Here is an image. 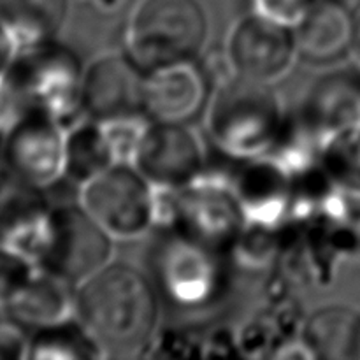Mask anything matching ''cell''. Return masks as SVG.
<instances>
[{"label":"cell","instance_id":"9","mask_svg":"<svg viewBox=\"0 0 360 360\" xmlns=\"http://www.w3.org/2000/svg\"><path fill=\"white\" fill-rule=\"evenodd\" d=\"M207 151L190 123L150 122L132 165L153 188L183 190L200 178Z\"/></svg>","mask_w":360,"mask_h":360},{"label":"cell","instance_id":"1","mask_svg":"<svg viewBox=\"0 0 360 360\" xmlns=\"http://www.w3.org/2000/svg\"><path fill=\"white\" fill-rule=\"evenodd\" d=\"M76 316L105 359L144 357L158 329V299L137 267L111 262L76 287Z\"/></svg>","mask_w":360,"mask_h":360},{"label":"cell","instance_id":"18","mask_svg":"<svg viewBox=\"0 0 360 360\" xmlns=\"http://www.w3.org/2000/svg\"><path fill=\"white\" fill-rule=\"evenodd\" d=\"M4 311L30 330L62 322L76 315V287L37 269L25 290Z\"/></svg>","mask_w":360,"mask_h":360},{"label":"cell","instance_id":"13","mask_svg":"<svg viewBox=\"0 0 360 360\" xmlns=\"http://www.w3.org/2000/svg\"><path fill=\"white\" fill-rule=\"evenodd\" d=\"M51 210L44 188L0 169V246L16 250L35 262L48 238Z\"/></svg>","mask_w":360,"mask_h":360},{"label":"cell","instance_id":"26","mask_svg":"<svg viewBox=\"0 0 360 360\" xmlns=\"http://www.w3.org/2000/svg\"><path fill=\"white\" fill-rule=\"evenodd\" d=\"M37 266L16 250L0 246V309L7 308L30 283Z\"/></svg>","mask_w":360,"mask_h":360},{"label":"cell","instance_id":"23","mask_svg":"<svg viewBox=\"0 0 360 360\" xmlns=\"http://www.w3.org/2000/svg\"><path fill=\"white\" fill-rule=\"evenodd\" d=\"M320 164L334 185L347 195L360 192V127L327 137Z\"/></svg>","mask_w":360,"mask_h":360},{"label":"cell","instance_id":"22","mask_svg":"<svg viewBox=\"0 0 360 360\" xmlns=\"http://www.w3.org/2000/svg\"><path fill=\"white\" fill-rule=\"evenodd\" d=\"M27 359L30 360H95L105 359L101 345L76 315L51 326L32 329Z\"/></svg>","mask_w":360,"mask_h":360},{"label":"cell","instance_id":"24","mask_svg":"<svg viewBox=\"0 0 360 360\" xmlns=\"http://www.w3.org/2000/svg\"><path fill=\"white\" fill-rule=\"evenodd\" d=\"M285 225L246 221L232 250L231 259L250 269L273 267L283 245Z\"/></svg>","mask_w":360,"mask_h":360},{"label":"cell","instance_id":"21","mask_svg":"<svg viewBox=\"0 0 360 360\" xmlns=\"http://www.w3.org/2000/svg\"><path fill=\"white\" fill-rule=\"evenodd\" d=\"M69 16V0H0V23L18 46L56 39Z\"/></svg>","mask_w":360,"mask_h":360},{"label":"cell","instance_id":"5","mask_svg":"<svg viewBox=\"0 0 360 360\" xmlns=\"http://www.w3.org/2000/svg\"><path fill=\"white\" fill-rule=\"evenodd\" d=\"M155 225L231 259L246 225L231 185L199 178L183 190L155 188Z\"/></svg>","mask_w":360,"mask_h":360},{"label":"cell","instance_id":"2","mask_svg":"<svg viewBox=\"0 0 360 360\" xmlns=\"http://www.w3.org/2000/svg\"><path fill=\"white\" fill-rule=\"evenodd\" d=\"M285 115L273 83L232 74L217 84L207 102V132L224 153L260 157L273 148Z\"/></svg>","mask_w":360,"mask_h":360},{"label":"cell","instance_id":"27","mask_svg":"<svg viewBox=\"0 0 360 360\" xmlns=\"http://www.w3.org/2000/svg\"><path fill=\"white\" fill-rule=\"evenodd\" d=\"M27 327L14 320L9 313L0 315V360L27 359L28 338Z\"/></svg>","mask_w":360,"mask_h":360},{"label":"cell","instance_id":"28","mask_svg":"<svg viewBox=\"0 0 360 360\" xmlns=\"http://www.w3.org/2000/svg\"><path fill=\"white\" fill-rule=\"evenodd\" d=\"M319 0H253L257 13L295 27Z\"/></svg>","mask_w":360,"mask_h":360},{"label":"cell","instance_id":"16","mask_svg":"<svg viewBox=\"0 0 360 360\" xmlns=\"http://www.w3.org/2000/svg\"><path fill=\"white\" fill-rule=\"evenodd\" d=\"M309 125L323 137L360 127V74L333 70L316 77L299 108Z\"/></svg>","mask_w":360,"mask_h":360},{"label":"cell","instance_id":"7","mask_svg":"<svg viewBox=\"0 0 360 360\" xmlns=\"http://www.w3.org/2000/svg\"><path fill=\"white\" fill-rule=\"evenodd\" d=\"M88 214L112 239L143 238L155 225V188L132 164H115L79 188Z\"/></svg>","mask_w":360,"mask_h":360},{"label":"cell","instance_id":"14","mask_svg":"<svg viewBox=\"0 0 360 360\" xmlns=\"http://www.w3.org/2000/svg\"><path fill=\"white\" fill-rule=\"evenodd\" d=\"M210 84L199 60L151 70L144 81V115L150 122L190 123L207 108Z\"/></svg>","mask_w":360,"mask_h":360},{"label":"cell","instance_id":"19","mask_svg":"<svg viewBox=\"0 0 360 360\" xmlns=\"http://www.w3.org/2000/svg\"><path fill=\"white\" fill-rule=\"evenodd\" d=\"M301 338L315 359L360 355V315L347 306H326L304 319Z\"/></svg>","mask_w":360,"mask_h":360},{"label":"cell","instance_id":"11","mask_svg":"<svg viewBox=\"0 0 360 360\" xmlns=\"http://www.w3.org/2000/svg\"><path fill=\"white\" fill-rule=\"evenodd\" d=\"M225 257L167 231L155 257V269L165 295L179 306H202L224 288Z\"/></svg>","mask_w":360,"mask_h":360},{"label":"cell","instance_id":"20","mask_svg":"<svg viewBox=\"0 0 360 360\" xmlns=\"http://www.w3.org/2000/svg\"><path fill=\"white\" fill-rule=\"evenodd\" d=\"M115 164L101 123L83 118L67 129L63 150V178L67 181L81 188Z\"/></svg>","mask_w":360,"mask_h":360},{"label":"cell","instance_id":"32","mask_svg":"<svg viewBox=\"0 0 360 360\" xmlns=\"http://www.w3.org/2000/svg\"><path fill=\"white\" fill-rule=\"evenodd\" d=\"M0 169H2V134H0Z\"/></svg>","mask_w":360,"mask_h":360},{"label":"cell","instance_id":"12","mask_svg":"<svg viewBox=\"0 0 360 360\" xmlns=\"http://www.w3.org/2000/svg\"><path fill=\"white\" fill-rule=\"evenodd\" d=\"M144 81L146 72L127 51L97 56L84 65L81 84L83 118L104 123L144 115Z\"/></svg>","mask_w":360,"mask_h":360},{"label":"cell","instance_id":"3","mask_svg":"<svg viewBox=\"0 0 360 360\" xmlns=\"http://www.w3.org/2000/svg\"><path fill=\"white\" fill-rule=\"evenodd\" d=\"M210 35L199 0H141L127 23L125 51L144 72L193 62Z\"/></svg>","mask_w":360,"mask_h":360},{"label":"cell","instance_id":"15","mask_svg":"<svg viewBox=\"0 0 360 360\" xmlns=\"http://www.w3.org/2000/svg\"><path fill=\"white\" fill-rule=\"evenodd\" d=\"M231 188L246 221L267 225L288 224L292 176L267 155L243 158L232 176Z\"/></svg>","mask_w":360,"mask_h":360},{"label":"cell","instance_id":"31","mask_svg":"<svg viewBox=\"0 0 360 360\" xmlns=\"http://www.w3.org/2000/svg\"><path fill=\"white\" fill-rule=\"evenodd\" d=\"M352 20H354V34H352V49L350 53L360 63V2L352 11Z\"/></svg>","mask_w":360,"mask_h":360},{"label":"cell","instance_id":"25","mask_svg":"<svg viewBox=\"0 0 360 360\" xmlns=\"http://www.w3.org/2000/svg\"><path fill=\"white\" fill-rule=\"evenodd\" d=\"M104 129L108 143L111 146L112 155H115L116 164H132L134 155L143 141L144 132H146L150 120L144 115L127 116V118L109 120V122L101 123Z\"/></svg>","mask_w":360,"mask_h":360},{"label":"cell","instance_id":"17","mask_svg":"<svg viewBox=\"0 0 360 360\" xmlns=\"http://www.w3.org/2000/svg\"><path fill=\"white\" fill-rule=\"evenodd\" d=\"M297 53L313 63L336 62L350 53L354 20L338 0H319L294 27Z\"/></svg>","mask_w":360,"mask_h":360},{"label":"cell","instance_id":"30","mask_svg":"<svg viewBox=\"0 0 360 360\" xmlns=\"http://www.w3.org/2000/svg\"><path fill=\"white\" fill-rule=\"evenodd\" d=\"M18 51V42L9 30L0 23V79H4Z\"/></svg>","mask_w":360,"mask_h":360},{"label":"cell","instance_id":"29","mask_svg":"<svg viewBox=\"0 0 360 360\" xmlns=\"http://www.w3.org/2000/svg\"><path fill=\"white\" fill-rule=\"evenodd\" d=\"M21 111L23 109H21L16 95L11 91L6 81L0 79V134H4V130L16 120Z\"/></svg>","mask_w":360,"mask_h":360},{"label":"cell","instance_id":"4","mask_svg":"<svg viewBox=\"0 0 360 360\" xmlns=\"http://www.w3.org/2000/svg\"><path fill=\"white\" fill-rule=\"evenodd\" d=\"M83 72L77 53L56 37L18 46L4 81L21 109H41L69 129L83 120Z\"/></svg>","mask_w":360,"mask_h":360},{"label":"cell","instance_id":"10","mask_svg":"<svg viewBox=\"0 0 360 360\" xmlns=\"http://www.w3.org/2000/svg\"><path fill=\"white\" fill-rule=\"evenodd\" d=\"M225 53L236 74L264 83L281 79L299 58L294 27L257 11L232 27Z\"/></svg>","mask_w":360,"mask_h":360},{"label":"cell","instance_id":"6","mask_svg":"<svg viewBox=\"0 0 360 360\" xmlns=\"http://www.w3.org/2000/svg\"><path fill=\"white\" fill-rule=\"evenodd\" d=\"M115 239L84 211L79 202L53 206L44 248L35 260L37 269L72 287L108 266Z\"/></svg>","mask_w":360,"mask_h":360},{"label":"cell","instance_id":"8","mask_svg":"<svg viewBox=\"0 0 360 360\" xmlns=\"http://www.w3.org/2000/svg\"><path fill=\"white\" fill-rule=\"evenodd\" d=\"M67 129L41 109H23L2 134V169L48 190L63 178Z\"/></svg>","mask_w":360,"mask_h":360}]
</instances>
